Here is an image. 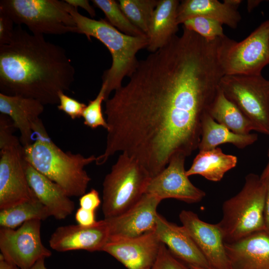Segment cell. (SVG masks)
<instances>
[{"mask_svg":"<svg viewBox=\"0 0 269 269\" xmlns=\"http://www.w3.org/2000/svg\"><path fill=\"white\" fill-rule=\"evenodd\" d=\"M129 77L105 101L106 147L96 162L102 165L121 152L153 177L174 153L188 156L198 149L214 85L204 69L173 41L138 61Z\"/></svg>","mask_w":269,"mask_h":269,"instance_id":"cell-1","label":"cell"},{"mask_svg":"<svg viewBox=\"0 0 269 269\" xmlns=\"http://www.w3.org/2000/svg\"><path fill=\"white\" fill-rule=\"evenodd\" d=\"M75 68L62 47L20 25L10 42L0 46V90L44 105L59 104V94L70 90Z\"/></svg>","mask_w":269,"mask_h":269,"instance_id":"cell-2","label":"cell"},{"mask_svg":"<svg viewBox=\"0 0 269 269\" xmlns=\"http://www.w3.org/2000/svg\"><path fill=\"white\" fill-rule=\"evenodd\" d=\"M66 8L76 22L78 33L85 35L89 40L92 37L97 39L111 54L112 65L102 76V83L107 86V100L113 91L122 86L124 78L126 76L130 77L135 70L138 63L136 55L141 49L146 48L147 36H133L126 34L113 26L106 19L96 20L83 15L77 8L67 2Z\"/></svg>","mask_w":269,"mask_h":269,"instance_id":"cell-3","label":"cell"},{"mask_svg":"<svg viewBox=\"0 0 269 269\" xmlns=\"http://www.w3.org/2000/svg\"><path fill=\"white\" fill-rule=\"evenodd\" d=\"M23 147L26 161L60 186L69 196H81L86 193L91 179L84 168L95 162V155L85 157L63 151L47 131L35 135L33 142Z\"/></svg>","mask_w":269,"mask_h":269,"instance_id":"cell-4","label":"cell"},{"mask_svg":"<svg viewBox=\"0 0 269 269\" xmlns=\"http://www.w3.org/2000/svg\"><path fill=\"white\" fill-rule=\"evenodd\" d=\"M266 187L260 176L247 175L244 185L236 195L222 205L218 223L225 243H231L257 232L266 230L264 209Z\"/></svg>","mask_w":269,"mask_h":269,"instance_id":"cell-5","label":"cell"},{"mask_svg":"<svg viewBox=\"0 0 269 269\" xmlns=\"http://www.w3.org/2000/svg\"><path fill=\"white\" fill-rule=\"evenodd\" d=\"M11 119L0 114V209L11 207L35 197L24 168V147L13 134Z\"/></svg>","mask_w":269,"mask_h":269,"instance_id":"cell-6","label":"cell"},{"mask_svg":"<svg viewBox=\"0 0 269 269\" xmlns=\"http://www.w3.org/2000/svg\"><path fill=\"white\" fill-rule=\"evenodd\" d=\"M151 178L137 160L127 154H120L103 183L105 219L118 216L135 205L145 194Z\"/></svg>","mask_w":269,"mask_h":269,"instance_id":"cell-7","label":"cell"},{"mask_svg":"<svg viewBox=\"0 0 269 269\" xmlns=\"http://www.w3.org/2000/svg\"><path fill=\"white\" fill-rule=\"evenodd\" d=\"M0 11L14 23L25 25L34 34L78 33L77 25L67 10L65 0H2Z\"/></svg>","mask_w":269,"mask_h":269,"instance_id":"cell-8","label":"cell"},{"mask_svg":"<svg viewBox=\"0 0 269 269\" xmlns=\"http://www.w3.org/2000/svg\"><path fill=\"white\" fill-rule=\"evenodd\" d=\"M219 59L224 75H259L269 64V19L240 42L221 38Z\"/></svg>","mask_w":269,"mask_h":269,"instance_id":"cell-9","label":"cell"},{"mask_svg":"<svg viewBox=\"0 0 269 269\" xmlns=\"http://www.w3.org/2000/svg\"><path fill=\"white\" fill-rule=\"evenodd\" d=\"M219 87L254 124L269 135V80L262 75H224Z\"/></svg>","mask_w":269,"mask_h":269,"instance_id":"cell-10","label":"cell"},{"mask_svg":"<svg viewBox=\"0 0 269 269\" xmlns=\"http://www.w3.org/2000/svg\"><path fill=\"white\" fill-rule=\"evenodd\" d=\"M41 222L28 221L16 230L0 227V255L5 260L20 269H29L39 260L51 256L41 241Z\"/></svg>","mask_w":269,"mask_h":269,"instance_id":"cell-11","label":"cell"},{"mask_svg":"<svg viewBox=\"0 0 269 269\" xmlns=\"http://www.w3.org/2000/svg\"><path fill=\"white\" fill-rule=\"evenodd\" d=\"M186 157L182 152L174 153L164 169L150 178L145 193L161 200L172 198L187 203L201 201L206 193L194 185L186 175L184 167Z\"/></svg>","mask_w":269,"mask_h":269,"instance_id":"cell-12","label":"cell"},{"mask_svg":"<svg viewBox=\"0 0 269 269\" xmlns=\"http://www.w3.org/2000/svg\"><path fill=\"white\" fill-rule=\"evenodd\" d=\"M182 225L214 269H231L224 236L218 223L201 220L194 212L183 210L179 215Z\"/></svg>","mask_w":269,"mask_h":269,"instance_id":"cell-13","label":"cell"},{"mask_svg":"<svg viewBox=\"0 0 269 269\" xmlns=\"http://www.w3.org/2000/svg\"><path fill=\"white\" fill-rule=\"evenodd\" d=\"M161 201L152 195L145 193L125 212L105 219L109 230V239L134 238L154 231L159 214L157 208Z\"/></svg>","mask_w":269,"mask_h":269,"instance_id":"cell-14","label":"cell"},{"mask_svg":"<svg viewBox=\"0 0 269 269\" xmlns=\"http://www.w3.org/2000/svg\"><path fill=\"white\" fill-rule=\"evenodd\" d=\"M161 244L154 231L134 238L109 239L103 251L127 269H149L157 259Z\"/></svg>","mask_w":269,"mask_h":269,"instance_id":"cell-15","label":"cell"},{"mask_svg":"<svg viewBox=\"0 0 269 269\" xmlns=\"http://www.w3.org/2000/svg\"><path fill=\"white\" fill-rule=\"evenodd\" d=\"M109 238L108 226L104 219L89 227L78 224L59 227L51 235L49 244L51 249L59 252L103 251Z\"/></svg>","mask_w":269,"mask_h":269,"instance_id":"cell-16","label":"cell"},{"mask_svg":"<svg viewBox=\"0 0 269 269\" xmlns=\"http://www.w3.org/2000/svg\"><path fill=\"white\" fill-rule=\"evenodd\" d=\"M44 106L33 99L0 93V113L8 116L19 131L23 147L33 142L36 134L46 130L40 118Z\"/></svg>","mask_w":269,"mask_h":269,"instance_id":"cell-17","label":"cell"},{"mask_svg":"<svg viewBox=\"0 0 269 269\" xmlns=\"http://www.w3.org/2000/svg\"><path fill=\"white\" fill-rule=\"evenodd\" d=\"M155 232L161 242L183 263L189 266L212 268L182 225L170 222L158 214Z\"/></svg>","mask_w":269,"mask_h":269,"instance_id":"cell-18","label":"cell"},{"mask_svg":"<svg viewBox=\"0 0 269 269\" xmlns=\"http://www.w3.org/2000/svg\"><path fill=\"white\" fill-rule=\"evenodd\" d=\"M225 246L231 269H269V233L266 231Z\"/></svg>","mask_w":269,"mask_h":269,"instance_id":"cell-19","label":"cell"},{"mask_svg":"<svg viewBox=\"0 0 269 269\" xmlns=\"http://www.w3.org/2000/svg\"><path fill=\"white\" fill-rule=\"evenodd\" d=\"M24 168L30 188L51 216L63 220L72 214L75 203L60 186L36 170L26 160Z\"/></svg>","mask_w":269,"mask_h":269,"instance_id":"cell-20","label":"cell"},{"mask_svg":"<svg viewBox=\"0 0 269 269\" xmlns=\"http://www.w3.org/2000/svg\"><path fill=\"white\" fill-rule=\"evenodd\" d=\"M200 16L216 20L231 28L237 27L241 16L235 7L225 0H184L177 9V21L183 24L187 19Z\"/></svg>","mask_w":269,"mask_h":269,"instance_id":"cell-21","label":"cell"},{"mask_svg":"<svg viewBox=\"0 0 269 269\" xmlns=\"http://www.w3.org/2000/svg\"><path fill=\"white\" fill-rule=\"evenodd\" d=\"M177 0H159L149 23L146 36L147 50L151 53L163 47L176 35Z\"/></svg>","mask_w":269,"mask_h":269,"instance_id":"cell-22","label":"cell"},{"mask_svg":"<svg viewBox=\"0 0 269 269\" xmlns=\"http://www.w3.org/2000/svg\"><path fill=\"white\" fill-rule=\"evenodd\" d=\"M256 134H240L235 133L224 126L216 122L208 113L202 119L199 151L217 147L220 144L230 143L243 149L255 143L258 139Z\"/></svg>","mask_w":269,"mask_h":269,"instance_id":"cell-23","label":"cell"},{"mask_svg":"<svg viewBox=\"0 0 269 269\" xmlns=\"http://www.w3.org/2000/svg\"><path fill=\"white\" fill-rule=\"evenodd\" d=\"M237 161V156L224 153L219 147L199 151L186 173L188 177L199 175L208 180L217 182L236 166Z\"/></svg>","mask_w":269,"mask_h":269,"instance_id":"cell-24","label":"cell"},{"mask_svg":"<svg viewBox=\"0 0 269 269\" xmlns=\"http://www.w3.org/2000/svg\"><path fill=\"white\" fill-rule=\"evenodd\" d=\"M208 113L216 122L235 133L248 134L252 131L257 132L254 124L225 96L220 87Z\"/></svg>","mask_w":269,"mask_h":269,"instance_id":"cell-25","label":"cell"},{"mask_svg":"<svg viewBox=\"0 0 269 269\" xmlns=\"http://www.w3.org/2000/svg\"><path fill=\"white\" fill-rule=\"evenodd\" d=\"M51 216L48 209L37 198L0 210V227L14 229L32 220H45Z\"/></svg>","mask_w":269,"mask_h":269,"instance_id":"cell-26","label":"cell"},{"mask_svg":"<svg viewBox=\"0 0 269 269\" xmlns=\"http://www.w3.org/2000/svg\"><path fill=\"white\" fill-rule=\"evenodd\" d=\"M158 1L159 0H120L118 2L130 21L146 35Z\"/></svg>","mask_w":269,"mask_h":269,"instance_id":"cell-27","label":"cell"},{"mask_svg":"<svg viewBox=\"0 0 269 269\" xmlns=\"http://www.w3.org/2000/svg\"><path fill=\"white\" fill-rule=\"evenodd\" d=\"M92 1L95 6L103 11L108 21L122 32L133 36H146L130 21L121 9L118 1L114 0Z\"/></svg>","mask_w":269,"mask_h":269,"instance_id":"cell-28","label":"cell"},{"mask_svg":"<svg viewBox=\"0 0 269 269\" xmlns=\"http://www.w3.org/2000/svg\"><path fill=\"white\" fill-rule=\"evenodd\" d=\"M106 84L102 83L96 97L94 100L89 101L83 111L82 117L84 119V124L92 129L99 127H103L107 130L108 128L102 109L103 102L106 100Z\"/></svg>","mask_w":269,"mask_h":269,"instance_id":"cell-29","label":"cell"},{"mask_svg":"<svg viewBox=\"0 0 269 269\" xmlns=\"http://www.w3.org/2000/svg\"><path fill=\"white\" fill-rule=\"evenodd\" d=\"M183 27L208 40H214L225 35L222 24L203 16L190 18L183 23Z\"/></svg>","mask_w":269,"mask_h":269,"instance_id":"cell-30","label":"cell"},{"mask_svg":"<svg viewBox=\"0 0 269 269\" xmlns=\"http://www.w3.org/2000/svg\"><path fill=\"white\" fill-rule=\"evenodd\" d=\"M149 269H191L190 267L175 258L166 246L161 243L156 261Z\"/></svg>","mask_w":269,"mask_h":269,"instance_id":"cell-31","label":"cell"},{"mask_svg":"<svg viewBox=\"0 0 269 269\" xmlns=\"http://www.w3.org/2000/svg\"><path fill=\"white\" fill-rule=\"evenodd\" d=\"M59 103L57 109L63 112L72 120L82 117L86 105L79 101L68 96L64 92L59 94Z\"/></svg>","mask_w":269,"mask_h":269,"instance_id":"cell-32","label":"cell"},{"mask_svg":"<svg viewBox=\"0 0 269 269\" xmlns=\"http://www.w3.org/2000/svg\"><path fill=\"white\" fill-rule=\"evenodd\" d=\"M14 23L8 15L0 11V46L6 44L11 40L14 30Z\"/></svg>","mask_w":269,"mask_h":269,"instance_id":"cell-33","label":"cell"},{"mask_svg":"<svg viewBox=\"0 0 269 269\" xmlns=\"http://www.w3.org/2000/svg\"><path fill=\"white\" fill-rule=\"evenodd\" d=\"M79 201L80 207L94 211H96L101 203L99 192L94 188L80 196Z\"/></svg>","mask_w":269,"mask_h":269,"instance_id":"cell-34","label":"cell"},{"mask_svg":"<svg viewBox=\"0 0 269 269\" xmlns=\"http://www.w3.org/2000/svg\"><path fill=\"white\" fill-rule=\"evenodd\" d=\"M75 218L78 225L89 227L96 223L95 211L80 207L76 212Z\"/></svg>","mask_w":269,"mask_h":269,"instance_id":"cell-35","label":"cell"},{"mask_svg":"<svg viewBox=\"0 0 269 269\" xmlns=\"http://www.w3.org/2000/svg\"><path fill=\"white\" fill-rule=\"evenodd\" d=\"M261 179L264 181L266 187V194L264 209V220L266 230L269 233V174L267 175L261 177Z\"/></svg>","mask_w":269,"mask_h":269,"instance_id":"cell-36","label":"cell"},{"mask_svg":"<svg viewBox=\"0 0 269 269\" xmlns=\"http://www.w3.org/2000/svg\"><path fill=\"white\" fill-rule=\"evenodd\" d=\"M69 4L77 8L80 7L84 9L92 17L96 15L95 10L92 7L89 0H65Z\"/></svg>","mask_w":269,"mask_h":269,"instance_id":"cell-37","label":"cell"},{"mask_svg":"<svg viewBox=\"0 0 269 269\" xmlns=\"http://www.w3.org/2000/svg\"><path fill=\"white\" fill-rule=\"evenodd\" d=\"M0 269H20L14 264L6 261L0 255Z\"/></svg>","mask_w":269,"mask_h":269,"instance_id":"cell-38","label":"cell"},{"mask_svg":"<svg viewBox=\"0 0 269 269\" xmlns=\"http://www.w3.org/2000/svg\"><path fill=\"white\" fill-rule=\"evenodd\" d=\"M262 0H253L247 1V9L248 11L251 12L255 8L258 6Z\"/></svg>","mask_w":269,"mask_h":269,"instance_id":"cell-39","label":"cell"},{"mask_svg":"<svg viewBox=\"0 0 269 269\" xmlns=\"http://www.w3.org/2000/svg\"><path fill=\"white\" fill-rule=\"evenodd\" d=\"M45 259H42L37 262L29 269H47L44 263Z\"/></svg>","mask_w":269,"mask_h":269,"instance_id":"cell-40","label":"cell"},{"mask_svg":"<svg viewBox=\"0 0 269 269\" xmlns=\"http://www.w3.org/2000/svg\"><path fill=\"white\" fill-rule=\"evenodd\" d=\"M268 156L269 158L268 163L267 164L266 167L265 168L264 171H263L261 175V177L265 176L269 174V148L268 152Z\"/></svg>","mask_w":269,"mask_h":269,"instance_id":"cell-41","label":"cell"},{"mask_svg":"<svg viewBox=\"0 0 269 269\" xmlns=\"http://www.w3.org/2000/svg\"><path fill=\"white\" fill-rule=\"evenodd\" d=\"M190 267V268L191 269H214L213 268H210V269H205V268H200V267H195V266H189Z\"/></svg>","mask_w":269,"mask_h":269,"instance_id":"cell-42","label":"cell"}]
</instances>
